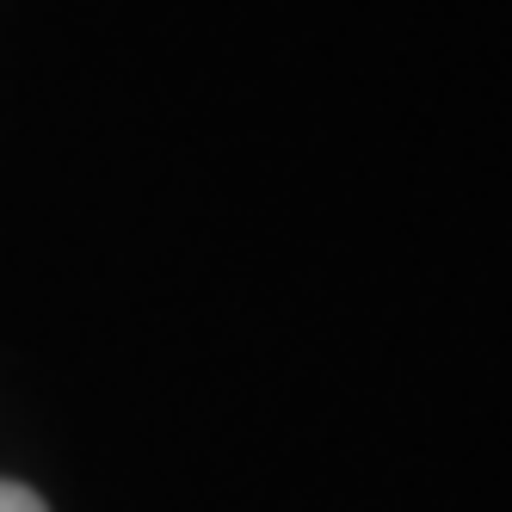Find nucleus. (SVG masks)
I'll return each instance as SVG.
<instances>
[{
  "label": "nucleus",
  "instance_id": "nucleus-1",
  "mask_svg": "<svg viewBox=\"0 0 512 512\" xmlns=\"http://www.w3.org/2000/svg\"><path fill=\"white\" fill-rule=\"evenodd\" d=\"M0 512H50L31 488H19V482H0Z\"/></svg>",
  "mask_w": 512,
  "mask_h": 512
}]
</instances>
